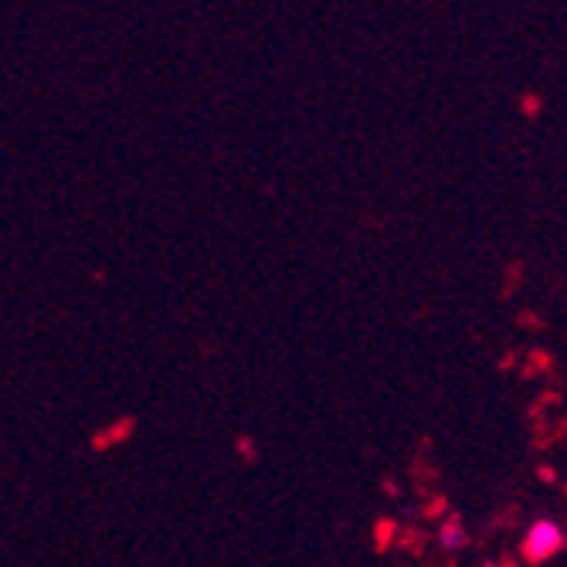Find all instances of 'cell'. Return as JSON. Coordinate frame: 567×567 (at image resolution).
<instances>
[{
  "instance_id": "1",
  "label": "cell",
  "mask_w": 567,
  "mask_h": 567,
  "mask_svg": "<svg viewBox=\"0 0 567 567\" xmlns=\"http://www.w3.org/2000/svg\"><path fill=\"white\" fill-rule=\"evenodd\" d=\"M557 547H560V527L557 524H547V520L544 524H534L530 534H527V544H524V550H527L530 560H544Z\"/></svg>"
}]
</instances>
